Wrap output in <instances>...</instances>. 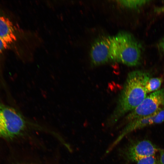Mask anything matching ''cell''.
<instances>
[{
	"label": "cell",
	"mask_w": 164,
	"mask_h": 164,
	"mask_svg": "<svg viewBox=\"0 0 164 164\" xmlns=\"http://www.w3.org/2000/svg\"><path fill=\"white\" fill-rule=\"evenodd\" d=\"M161 77L151 78L149 77L147 80L145 88L147 93L153 92L159 90L162 83Z\"/></svg>",
	"instance_id": "9"
},
{
	"label": "cell",
	"mask_w": 164,
	"mask_h": 164,
	"mask_svg": "<svg viewBox=\"0 0 164 164\" xmlns=\"http://www.w3.org/2000/svg\"><path fill=\"white\" fill-rule=\"evenodd\" d=\"M160 164H164V149L160 150Z\"/></svg>",
	"instance_id": "14"
},
{
	"label": "cell",
	"mask_w": 164,
	"mask_h": 164,
	"mask_svg": "<svg viewBox=\"0 0 164 164\" xmlns=\"http://www.w3.org/2000/svg\"><path fill=\"white\" fill-rule=\"evenodd\" d=\"M34 124L16 109L0 103V137L13 139Z\"/></svg>",
	"instance_id": "3"
},
{
	"label": "cell",
	"mask_w": 164,
	"mask_h": 164,
	"mask_svg": "<svg viewBox=\"0 0 164 164\" xmlns=\"http://www.w3.org/2000/svg\"><path fill=\"white\" fill-rule=\"evenodd\" d=\"M9 44L0 38V53L9 48Z\"/></svg>",
	"instance_id": "12"
},
{
	"label": "cell",
	"mask_w": 164,
	"mask_h": 164,
	"mask_svg": "<svg viewBox=\"0 0 164 164\" xmlns=\"http://www.w3.org/2000/svg\"><path fill=\"white\" fill-rule=\"evenodd\" d=\"M159 149L148 140H142L129 144L122 151V155L126 161L137 162L142 158L155 155Z\"/></svg>",
	"instance_id": "5"
},
{
	"label": "cell",
	"mask_w": 164,
	"mask_h": 164,
	"mask_svg": "<svg viewBox=\"0 0 164 164\" xmlns=\"http://www.w3.org/2000/svg\"><path fill=\"white\" fill-rule=\"evenodd\" d=\"M159 46L162 51L164 53V38L160 42Z\"/></svg>",
	"instance_id": "15"
},
{
	"label": "cell",
	"mask_w": 164,
	"mask_h": 164,
	"mask_svg": "<svg viewBox=\"0 0 164 164\" xmlns=\"http://www.w3.org/2000/svg\"><path fill=\"white\" fill-rule=\"evenodd\" d=\"M149 77L142 70H135L128 74L115 108L107 121L108 125H114L141 103L147 96L145 84Z\"/></svg>",
	"instance_id": "1"
},
{
	"label": "cell",
	"mask_w": 164,
	"mask_h": 164,
	"mask_svg": "<svg viewBox=\"0 0 164 164\" xmlns=\"http://www.w3.org/2000/svg\"><path fill=\"white\" fill-rule=\"evenodd\" d=\"M111 60L129 66L140 62L142 48L140 43L131 34L120 32L111 37Z\"/></svg>",
	"instance_id": "2"
},
{
	"label": "cell",
	"mask_w": 164,
	"mask_h": 164,
	"mask_svg": "<svg viewBox=\"0 0 164 164\" xmlns=\"http://www.w3.org/2000/svg\"><path fill=\"white\" fill-rule=\"evenodd\" d=\"M161 110L152 115L136 119L128 123L121 134L107 150L106 153L110 152L129 133L146 126L162 123L164 121V113L160 111Z\"/></svg>",
	"instance_id": "6"
},
{
	"label": "cell",
	"mask_w": 164,
	"mask_h": 164,
	"mask_svg": "<svg viewBox=\"0 0 164 164\" xmlns=\"http://www.w3.org/2000/svg\"><path fill=\"white\" fill-rule=\"evenodd\" d=\"M164 106V87L147 95L141 103L124 118L128 123L133 120L153 115Z\"/></svg>",
	"instance_id": "4"
},
{
	"label": "cell",
	"mask_w": 164,
	"mask_h": 164,
	"mask_svg": "<svg viewBox=\"0 0 164 164\" xmlns=\"http://www.w3.org/2000/svg\"><path fill=\"white\" fill-rule=\"evenodd\" d=\"M111 37L103 36L97 39L92 46L90 57L93 64L99 65L111 60Z\"/></svg>",
	"instance_id": "7"
},
{
	"label": "cell",
	"mask_w": 164,
	"mask_h": 164,
	"mask_svg": "<svg viewBox=\"0 0 164 164\" xmlns=\"http://www.w3.org/2000/svg\"><path fill=\"white\" fill-rule=\"evenodd\" d=\"M154 11L155 13L157 14L164 13V5L155 8Z\"/></svg>",
	"instance_id": "13"
},
{
	"label": "cell",
	"mask_w": 164,
	"mask_h": 164,
	"mask_svg": "<svg viewBox=\"0 0 164 164\" xmlns=\"http://www.w3.org/2000/svg\"><path fill=\"white\" fill-rule=\"evenodd\" d=\"M0 38L10 44L16 40L13 24L7 18L0 15Z\"/></svg>",
	"instance_id": "8"
},
{
	"label": "cell",
	"mask_w": 164,
	"mask_h": 164,
	"mask_svg": "<svg viewBox=\"0 0 164 164\" xmlns=\"http://www.w3.org/2000/svg\"><path fill=\"white\" fill-rule=\"evenodd\" d=\"M150 0H121L119 2L123 5L130 8H136L142 6L149 3Z\"/></svg>",
	"instance_id": "10"
},
{
	"label": "cell",
	"mask_w": 164,
	"mask_h": 164,
	"mask_svg": "<svg viewBox=\"0 0 164 164\" xmlns=\"http://www.w3.org/2000/svg\"><path fill=\"white\" fill-rule=\"evenodd\" d=\"M137 164H159L155 155L146 157L138 160Z\"/></svg>",
	"instance_id": "11"
}]
</instances>
